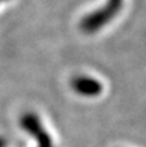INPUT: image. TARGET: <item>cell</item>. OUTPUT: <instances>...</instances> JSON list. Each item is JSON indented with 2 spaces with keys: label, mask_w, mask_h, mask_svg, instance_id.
<instances>
[{
  "label": "cell",
  "mask_w": 146,
  "mask_h": 147,
  "mask_svg": "<svg viewBox=\"0 0 146 147\" xmlns=\"http://www.w3.org/2000/svg\"><path fill=\"white\" fill-rule=\"evenodd\" d=\"M23 127L27 128L28 132H30L31 134H34L39 140V147H53L51 137L43 130L40 123L36 119L26 120V123H23Z\"/></svg>",
  "instance_id": "obj_1"
},
{
  "label": "cell",
  "mask_w": 146,
  "mask_h": 147,
  "mask_svg": "<svg viewBox=\"0 0 146 147\" xmlns=\"http://www.w3.org/2000/svg\"><path fill=\"white\" fill-rule=\"evenodd\" d=\"M78 86L79 92L84 94H96L100 90V85L98 83L93 81L92 79H79L78 83H75V88Z\"/></svg>",
  "instance_id": "obj_2"
},
{
  "label": "cell",
  "mask_w": 146,
  "mask_h": 147,
  "mask_svg": "<svg viewBox=\"0 0 146 147\" xmlns=\"http://www.w3.org/2000/svg\"><path fill=\"white\" fill-rule=\"evenodd\" d=\"M3 146H4V143H3V141L0 140V147H3Z\"/></svg>",
  "instance_id": "obj_3"
}]
</instances>
